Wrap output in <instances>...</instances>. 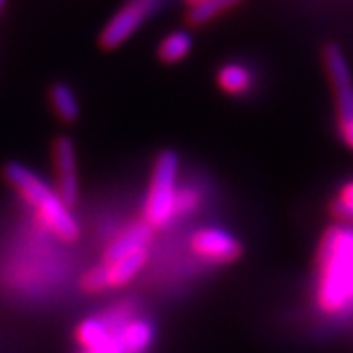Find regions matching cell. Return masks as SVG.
<instances>
[{
  "mask_svg": "<svg viewBox=\"0 0 353 353\" xmlns=\"http://www.w3.org/2000/svg\"><path fill=\"white\" fill-rule=\"evenodd\" d=\"M316 303L322 312H353V228H330L318 250Z\"/></svg>",
  "mask_w": 353,
  "mask_h": 353,
  "instance_id": "cell-1",
  "label": "cell"
},
{
  "mask_svg": "<svg viewBox=\"0 0 353 353\" xmlns=\"http://www.w3.org/2000/svg\"><path fill=\"white\" fill-rule=\"evenodd\" d=\"M2 176L30 206L38 210L39 218L57 238L65 241H75L79 238L81 228L71 208L38 173L28 169L24 163L8 161L2 167Z\"/></svg>",
  "mask_w": 353,
  "mask_h": 353,
  "instance_id": "cell-2",
  "label": "cell"
},
{
  "mask_svg": "<svg viewBox=\"0 0 353 353\" xmlns=\"http://www.w3.org/2000/svg\"><path fill=\"white\" fill-rule=\"evenodd\" d=\"M179 155L173 150H163L153 163L150 189L143 206V220L153 228H165L176 214V181H179Z\"/></svg>",
  "mask_w": 353,
  "mask_h": 353,
  "instance_id": "cell-3",
  "label": "cell"
},
{
  "mask_svg": "<svg viewBox=\"0 0 353 353\" xmlns=\"http://www.w3.org/2000/svg\"><path fill=\"white\" fill-rule=\"evenodd\" d=\"M324 63H326L330 81L334 85V94H336L340 138L350 150H353V77L343 53L336 43L326 46Z\"/></svg>",
  "mask_w": 353,
  "mask_h": 353,
  "instance_id": "cell-4",
  "label": "cell"
},
{
  "mask_svg": "<svg viewBox=\"0 0 353 353\" xmlns=\"http://www.w3.org/2000/svg\"><path fill=\"white\" fill-rule=\"evenodd\" d=\"M155 4L157 0H130L126 6H122L102 30L99 39L102 50H116L132 38L139 26L145 22V18L153 12Z\"/></svg>",
  "mask_w": 353,
  "mask_h": 353,
  "instance_id": "cell-5",
  "label": "cell"
},
{
  "mask_svg": "<svg viewBox=\"0 0 353 353\" xmlns=\"http://www.w3.org/2000/svg\"><path fill=\"white\" fill-rule=\"evenodd\" d=\"M190 248L204 261L214 265L236 263L243 255V245L238 238L222 228H201L190 236Z\"/></svg>",
  "mask_w": 353,
  "mask_h": 353,
  "instance_id": "cell-6",
  "label": "cell"
},
{
  "mask_svg": "<svg viewBox=\"0 0 353 353\" xmlns=\"http://www.w3.org/2000/svg\"><path fill=\"white\" fill-rule=\"evenodd\" d=\"M53 169L57 181V194L71 208L79 202V173H77L75 143L69 136H59L53 141Z\"/></svg>",
  "mask_w": 353,
  "mask_h": 353,
  "instance_id": "cell-7",
  "label": "cell"
},
{
  "mask_svg": "<svg viewBox=\"0 0 353 353\" xmlns=\"http://www.w3.org/2000/svg\"><path fill=\"white\" fill-rule=\"evenodd\" d=\"M152 238L153 228L145 220L132 224L106 248L102 263H114V261H120V259L130 257L134 253L148 252V245H150Z\"/></svg>",
  "mask_w": 353,
  "mask_h": 353,
  "instance_id": "cell-8",
  "label": "cell"
},
{
  "mask_svg": "<svg viewBox=\"0 0 353 353\" xmlns=\"http://www.w3.org/2000/svg\"><path fill=\"white\" fill-rule=\"evenodd\" d=\"M145 261H148V252H139L114 263H102L106 269L108 289H118V287L128 285L141 271Z\"/></svg>",
  "mask_w": 353,
  "mask_h": 353,
  "instance_id": "cell-9",
  "label": "cell"
},
{
  "mask_svg": "<svg viewBox=\"0 0 353 353\" xmlns=\"http://www.w3.org/2000/svg\"><path fill=\"white\" fill-rule=\"evenodd\" d=\"M216 81H218V87L222 88L226 94H232V97L245 94L253 85V77L250 73V69L240 63H228L224 67H220Z\"/></svg>",
  "mask_w": 353,
  "mask_h": 353,
  "instance_id": "cell-10",
  "label": "cell"
},
{
  "mask_svg": "<svg viewBox=\"0 0 353 353\" xmlns=\"http://www.w3.org/2000/svg\"><path fill=\"white\" fill-rule=\"evenodd\" d=\"M50 101L53 112L63 124H73L79 118L81 106H79L73 88L69 87L67 83H55L50 88Z\"/></svg>",
  "mask_w": 353,
  "mask_h": 353,
  "instance_id": "cell-11",
  "label": "cell"
},
{
  "mask_svg": "<svg viewBox=\"0 0 353 353\" xmlns=\"http://www.w3.org/2000/svg\"><path fill=\"white\" fill-rule=\"evenodd\" d=\"M155 330L148 320H132L118 336L124 353H145L153 343Z\"/></svg>",
  "mask_w": 353,
  "mask_h": 353,
  "instance_id": "cell-12",
  "label": "cell"
},
{
  "mask_svg": "<svg viewBox=\"0 0 353 353\" xmlns=\"http://www.w3.org/2000/svg\"><path fill=\"white\" fill-rule=\"evenodd\" d=\"M110 338H112V332L101 318H87L77 328V340L87 352L99 353Z\"/></svg>",
  "mask_w": 353,
  "mask_h": 353,
  "instance_id": "cell-13",
  "label": "cell"
},
{
  "mask_svg": "<svg viewBox=\"0 0 353 353\" xmlns=\"http://www.w3.org/2000/svg\"><path fill=\"white\" fill-rule=\"evenodd\" d=\"M192 50V38L190 34L179 30V32H173L169 36H165L163 41L159 43V50H157V55L163 63H179L183 61L187 55Z\"/></svg>",
  "mask_w": 353,
  "mask_h": 353,
  "instance_id": "cell-14",
  "label": "cell"
},
{
  "mask_svg": "<svg viewBox=\"0 0 353 353\" xmlns=\"http://www.w3.org/2000/svg\"><path fill=\"white\" fill-rule=\"evenodd\" d=\"M238 2H241V0H204V2H201V4H196V6L190 8V24H206L208 20H212L214 16H218L220 12H224L226 8L238 4Z\"/></svg>",
  "mask_w": 353,
  "mask_h": 353,
  "instance_id": "cell-15",
  "label": "cell"
},
{
  "mask_svg": "<svg viewBox=\"0 0 353 353\" xmlns=\"http://www.w3.org/2000/svg\"><path fill=\"white\" fill-rule=\"evenodd\" d=\"M332 210L338 218L353 222V181H347L338 192V199L332 204Z\"/></svg>",
  "mask_w": 353,
  "mask_h": 353,
  "instance_id": "cell-16",
  "label": "cell"
},
{
  "mask_svg": "<svg viewBox=\"0 0 353 353\" xmlns=\"http://www.w3.org/2000/svg\"><path fill=\"white\" fill-rule=\"evenodd\" d=\"M99 353H124V347H122V343H120V338L112 334V338L108 340V343L102 347Z\"/></svg>",
  "mask_w": 353,
  "mask_h": 353,
  "instance_id": "cell-17",
  "label": "cell"
},
{
  "mask_svg": "<svg viewBox=\"0 0 353 353\" xmlns=\"http://www.w3.org/2000/svg\"><path fill=\"white\" fill-rule=\"evenodd\" d=\"M189 4H192V6H196V4H201V2H204V0H187Z\"/></svg>",
  "mask_w": 353,
  "mask_h": 353,
  "instance_id": "cell-18",
  "label": "cell"
},
{
  "mask_svg": "<svg viewBox=\"0 0 353 353\" xmlns=\"http://www.w3.org/2000/svg\"><path fill=\"white\" fill-rule=\"evenodd\" d=\"M2 4H4V0H0V8H2Z\"/></svg>",
  "mask_w": 353,
  "mask_h": 353,
  "instance_id": "cell-19",
  "label": "cell"
},
{
  "mask_svg": "<svg viewBox=\"0 0 353 353\" xmlns=\"http://www.w3.org/2000/svg\"><path fill=\"white\" fill-rule=\"evenodd\" d=\"M83 353H94V352H87V350H85V352H83Z\"/></svg>",
  "mask_w": 353,
  "mask_h": 353,
  "instance_id": "cell-20",
  "label": "cell"
}]
</instances>
